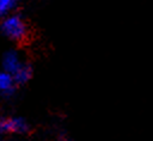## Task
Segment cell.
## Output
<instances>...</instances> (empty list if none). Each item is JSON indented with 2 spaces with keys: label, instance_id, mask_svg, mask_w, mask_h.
Instances as JSON below:
<instances>
[{
  "label": "cell",
  "instance_id": "cell-1",
  "mask_svg": "<svg viewBox=\"0 0 153 141\" xmlns=\"http://www.w3.org/2000/svg\"><path fill=\"white\" fill-rule=\"evenodd\" d=\"M0 30L5 37L14 42L25 39L27 35V26L24 19L18 14L5 16L0 24Z\"/></svg>",
  "mask_w": 153,
  "mask_h": 141
},
{
  "label": "cell",
  "instance_id": "cell-2",
  "mask_svg": "<svg viewBox=\"0 0 153 141\" xmlns=\"http://www.w3.org/2000/svg\"><path fill=\"white\" fill-rule=\"evenodd\" d=\"M27 122L23 117H2L0 118V133H25L27 131Z\"/></svg>",
  "mask_w": 153,
  "mask_h": 141
},
{
  "label": "cell",
  "instance_id": "cell-3",
  "mask_svg": "<svg viewBox=\"0 0 153 141\" xmlns=\"http://www.w3.org/2000/svg\"><path fill=\"white\" fill-rule=\"evenodd\" d=\"M22 60L19 57V54L16 50H8L2 56V61H1V66L2 69L10 74H13L20 66H22Z\"/></svg>",
  "mask_w": 153,
  "mask_h": 141
},
{
  "label": "cell",
  "instance_id": "cell-4",
  "mask_svg": "<svg viewBox=\"0 0 153 141\" xmlns=\"http://www.w3.org/2000/svg\"><path fill=\"white\" fill-rule=\"evenodd\" d=\"M16 90V81L12 74L5 72L4 69L0 70V93L5 96H10Z\"/></svg>",
  "mask_w": 153,
  "mask_h": 141
},
{
  "label": "cell",
  "instance_id": "cell-5",
  "mask_svg": "<svg viewBox=\"0 0 153 141\" xmlns=\"http://www.w3.org/2000/svg\"><path fill=\"white\" fill-rule=\"evenodd\" d=\"M32 73H33V70H32V67L30 66V65H27V63H22V66L12 74V76H13V79H14V81H16V84H19V85H22V84H25V82H27L31 78H32Z\"/></svg>",
  "mask_w": 153,
  "mask_h": 141
},
{
  "label": "cell",
  "instance_id": "cell-6",
  "mask_svg": "<svg viewBox=\"0 0 153 141\" xmlns=\"http://www.w3.org/2000/svg\"><path fill=\"white\" fill-rule=\"evenodd\" d=\"M19 0H0V17L7 16Z\"/></svg>",
  "mask_w": 153,
  "mask_h": 141
}]
</instances>
